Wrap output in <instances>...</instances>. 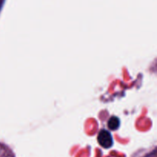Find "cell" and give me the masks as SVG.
Wrapping results in <instances>:
<instances>
[{"label": "cell", "mask_w": 157, "mask_h": 157, "mask_svg": "<svg viewBox=\"0 0 157 157\" xmlns=\"http://www.w3.org/2000/svg\"><path fill=\"white\" fill-rule=\"evenodd\" d=\"M98 142L100 145L105 149L110 148L113 146V137L108 130L102 129L100 130L98 136Z\"/></svg>", "instance_id": "obj_1"}, {"label": "cell", "mask_w": 157, "mask_h": 157, "mask_svg": "<svg viewBox=\"0 0 157 157\" xmlns=\"http://www.w3.org/2000/svg\"><path fill=\"white\" fill-rule=\"evenodd\" d=\"M0 157H16L12 149L4 143L0 142Z\"/></svg>", "instance_id": "obj_2"}, {"label": "cell", "mask_w": 157, "mask_h": 157, "mask_svg": "<svg viewBox=\"0 0 157 157\" xmlns=\"http://www.w3.org/2000/svg\"><path fill=\"white\" fill-rule=\"evenodd\" d=\"M121 125V121L117 117L113 116L108 120L107 122V127L110 130H116L119 128Z\"/></svg>", "instance_id": "obj_3"}]
</instances>
